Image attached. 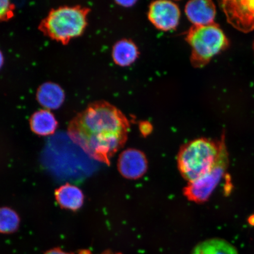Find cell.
<instances>
[{"label": "cell", "instance_id": "cell-10", "mask_svg": "<svg viewBox=\"0 0 254 254\" xmlns=\"http://www.w3.org/2000/svg\"><path fill=\"white\" fill-rule=\"evenodd\" d=\"M37 99L46 110H56L62 106L65 99V94L59 85L49 82L38 88Z\"/></svg>", "mask_w": 254, "mask_h": 254}, {"label": "cell", "instance_id": "cell-14", "mask_svg": "<svg viewBox=\"0 0 254 254\" xmlns=\"http://www.w3.org/2000/svg\"><path fill=\"white\" fill-rule=\"evenodd\" d=\"M190 254H238L237 249L228 241L212 238L199 243Z\"/></svg>", "mask_w": 254, "mask_h": 254}, {"label": "cell", "instance_id": "cell-22", "mask_svg": "<svg viewBox=\"0 0 254 254\" xmlns=\"http://www.w3.org/2000/svg\"><path fill=\"white\" fill-rule=\"evenodd\" d=\"M104 254H110L109 253H108Z\"/></svg>", "mask_w": 254, "mask_h": 254}, {"label": "cell", "instance_id": "cell-7", "mask_svg": "<svg viewBox=\"0 0 254 254\" xmlns=\"http://www.w3.org/2000/svg\"><path fill=\"white\" fill-rule=\"evenodd\" d=\"M181 16L180 8L170 1H157L152 2L149 7L148 17L158 29L170 31L179 24Z\"/></svg>", "mask_w": 254, "mask_h": 254}, {"label": "cell", "instance_id": "cell-19", "mask_svg": "<svg viewBox=\"0 0 254 254\" xmlns=\"http://www.w3.org/2000/svg\"><path fill=\"white\" fill-rule=\"evenodd\" d=\"M136 1H117V4L125 6V7H129V6H132V5H134Z\"/></svg>", "mask_w": 254, "mask_h": 254}, {"label": "cell", "instance_id": "cell-3", "mask_svg": "<svg viewBox=\"0 0 254 254\" xmlns=\"http://www.w3.org/2000/svg\"><path fill=\"white\" fill-rule=\"evenodd\" d=\"M224 146L206 138H198L187 143L178 155L180 174L189 183L207 174L220 158Z\"/></svg>", "mask_w": 254, "mask_h": 254}, {"label": "cell", "instance_id": "cell-2", "mask_svg": "<svg viewBox=\"0 0 254 254\" xmlns=\"http://www.w3.org/2000/svg\"><path fill=\"white\" fill-rule=\"evenodd\" d=\"M90 11L81 5L53 9L41 22L39 29L44 36L66 45L84 33Z\"/></svg>", "mask_w": 254, "mask_h": 254}, {"label": "cell", "instance_id": "cell-12", "mask_svg": "<svg viewBox=\"0 0 254 254\" xmlns=\"http://www.w3.org/2000/svg\"><path fill=\"white\" fill-rule=\"evenodd\" d=\"M31 131L40 136L53 135L58 127V122L50 110L43 109L35 112L30 119Z\"/></svg>", "mask_w": 254, "mask_h": 254}, {"label": "cell", "instance_id": "cell-15", "mask_svg": "<svg viewBox=\"0 0 254 254\" xmlns=\"http://www.w3.org/2000/svg\"><path fill=\"white\" fill-rule=\"evenodd\" d=\"M20 223V217L13 209L0 208V233H13L18 229Z\"/></svg>", "mask_w": 254, "mask_h": 254}, {"label": "cell", "instance_id": "cell-8", "mask_svg": "<svg viewBox=\"0 0 254 254\" xmlns=\"http://www.w3.org/2000/svg\"><path fill=\"white\" fill-rule=\"evenodd\" d=\"M148 163L142 152L128 149L120 154L118 161L119 172L126 179H140L147 172Z\"/></svg>", "mask_w": 254, "mask_h": 254}, {"label": "cell", "instance_id": "cell-9", "mask_svg": "<svg viewBox=\"0 0 254 254\" xmlns=\"http://www.w3.org/2000/svg\"><path fill=\"white\" fill-rule=\"evenodd\" d=\"M185 12L193 26H203L214 23L216 7L209 0H193L187 3Z\"/></svg>", "mask_w": 254, "mask_h": 254}, {"label": "cell", "instance_id": "cell-18", "mask_svg": "<svg viewBox=\"0 0 254 254\" xmlns=\"http://www.w3.org/2000/svg\"><path fill=\"white\" fill-rule=\"evenodd\" d=\"M44 254H74L73 253L64 252L62 249L60 248H55V249H51Z\"/></svg>", "mask_w": 254, "mask_h": 254}, {"label": "cell", "instance_id": "cell-6", "mask_svg": "<svg viewBox=\"0 0 254 254\" xmlns=\"http://www.w3.org/2000/svg\"><path fill=\"white\" fill-rule=\"evenodd\" d=\"M221 7L228 23L243 33L254 30V1H223Z\"/></svg>", "mask_w": 254, "mask_h": 254}, {"label": "cell", "instance_id": "cell-16", "mask_svg": "<svg viewBox=\"0 0 254 254\" xmlns=\"http://www.w3.org/2000/svg\"><path fill=\"white\" fill-rule=\"evenodd\" d=\"M15 5L8 1L0 0V21H6L14 17Z\"/></svg>", "mask_w": 254, "mask_h": 254}, {"label": "cell", "instance_id": "cell-20", "mask_svg": "<svg viewBox=\"0 0 254 254\" xmlns=\"http://www.w3.org/2000/svg\"><path fill=\"white\" fill-rule=\"evenodd\" d=\"M3 63H4V57H3L2 53L0 51V69L1 68Z\"/></svg>", "mask_w": 254, "mask_h": 254}, {"label": "cell", "instance_id": "cell-21", "mask_svg": "<svg viewBox=\"0 0 254 254\" xmlns=\"http://www.w3.org/2000/svg\"><path fill=\"white\" fill-rule=\"evenodd\" d=\"M253 50H254V43H253Z\"/></svg>", "mask_w": 254, "mask_h": 254}, {"label": "cell", "instance_id": "cell-4", "mask_svg": "<svg viewBox=\"0 0 254 254\" xmlns=\"http://www.w3.org/2000/svg\"><path fill=\"white\" fill-rule=\"evenodd\" d=\"M186 40L191 48L190 62L193 66L201 68L228 46V40L217 24L192 26Z\"/></svg>", "mask_w": 254, "mask_h": 254}, {"label": "cell", "instance_id": "cell-11", "mask_svg": "<svg viewBox=\"0 0 254 254\" xmlns=\"http://www.w3.org/2000/svg\"><path fill=\"white\" fill-rule=\"evenodd\" d=\"M55 198L62 208L73 211L78 210L84 204V195L77 187L66 184L55 190Z\"/></svg>", "mask_w": 254, "mask_h": 254}, {"label": "cell", "instance_id": "cell-1", "mask_svg": "<svg viewBox=\"0 0 254 254\" xmlns=\"http://www.w3.org/2000/svg\"><path fill=\"white\" fill-rule=\"evenodd\" d=\"M129 129L128 119L118 109L98 101L71 120L68 134L89 156L109 164L111 157L125 145Z\"/></svg>", "mask_w": 254, "mask_h": 254}, {"label": "cell", "instance_id": "cell-5", "mask_svg": "<svg viewBox=\"0 0 254 254\" xmlns=\"http://www.w3.org/2000/svg\"><path fill=\"white\" fill-rule=\"evenodd\" d=\"M227 155L224 147L217 163L204 176L188 183L184 194L190 201L199 203L207 201L218 186L227 166Z\"/></svg>", "mask_w": 254, "mask_h": 254}, {"label": "cell", "instance_id": "cell-17", "mask_svg": "<svg viewBox=\"0 0 254 254\" xmlns=\"http://www.w3.org/2000/svg\"><path fill=\"white\" fill-rule=\"evenodd\" d=\"M141 131L142 134L147 135L151 131L152 127L150 123L147 122L141 123L139 126Z\"/></svg>", "mask_w": 254, "mask_h": 254}, {"label": "cell", "instance_id": "cell-13", "mask_svg": "<svg viewBox=\"0 0 254 254\" xmlns=\"http://www.w3.org/2000/svg\"><path fill=\"white\" fill-rule=\"evenodd\" d=\"M137 47L129 40H122L114 46L112 56L114 63L121 66L131 65L138 56Z\"/></svg>", "mask_w": 254, "mask_h": 254}]
</instances>
